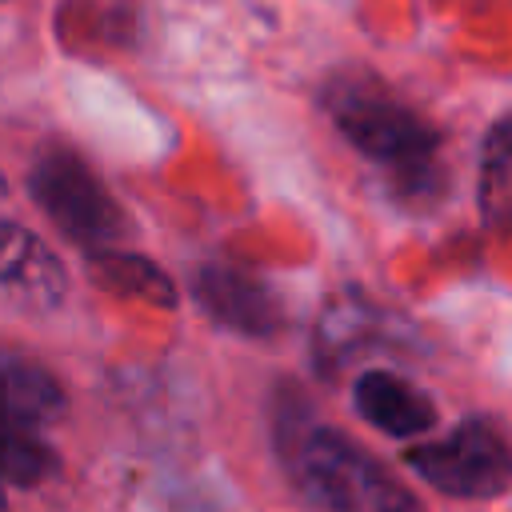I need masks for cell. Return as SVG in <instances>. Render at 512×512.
<instances>
[{
    "label": "cell",
    "mask_w": 512,
    "mask_h": 512,
    "mask_svg": "<svg viewBox=\"0 0 512 512\" xmlns=\"http://www.w3.org/2000/svg\"><path fill=\"white\" fill-rule=\"evenodd\" d=\"M324 104L356 152H364L376 164H388L392 176L408 180L412 188L420 180H432L440 132L416 108L392 96L376 76L348 72L332 80L324 92Z\"/></svg>",
    "instance_id": "1"
},
{
    "label": "cell",
    "mask_w": 512,
    "mask_h": 512,
    "mask_svg": "<svg viewBox=\"0 0 512 512\" xmlns=\"http://www.w3.org/2000/svg\"><path fill=\"white\" fill-rule=\"evenodd\" d=\"M296 476L328 512H424L408 484L336 428H312L300 440Z\"/></svg>",
    "instance_id": "2"
},
{
    "label": "cell",
    "mask_w": 512,
    "mask_h": 512,
    "mask_svg": "<svg viewBox=\"0 0 512 512\" xmlns=\"http://www.w3.org/2000/svg\"><path fill=\"white\" fill-rule=\"evenodd\" d=\"M408 464L424 484L460 500H492L512 484V444L484 420H464L432 444H416Z\"/></svg>",
    "instance_id": "3"
},
{
    "label": "cell",
    "mask_w": 512,
    "mask_h": 512,
    "mask_svg": "<svg viewBox=\"0 0 512 512\" xmlns=\"http://www.w3.org/2000/svg\"><path fill=\"white\" fill-rule=\"evenodd\" d=\"M28 188L48 220L84 248H104L124 232L120 204L72 152H44L28 176Z\"/></svg>",
    "instance_id": "4"
},
{
    "label": "cell",
    "mask_w": 512,
    "mask_h": 512,
    "mask_svg": "<svg viewBox=\"0 0 512 512\" xmlns=\"http://www.w3.org/2000/svg\"><path fill=\"white\" fill-rule=\"evenodd\" d=\"M192 292L212 320H220L244 336H272L284 320L276 292L256 272H244L232 264H204L192 276Z\"/></svg>",
    "instance_id": "5"
},
{
    "label": "cell",
    "mask_w": 512,
    "mask_h": 512,
    "mask_svg": "<svg viewBox=\"0 0 512 512\" xmlns=\"http://www.w3.org/2000/svg\"><path fill=\"white\" fill-rule=\"evenodd\" d=\"M352 400H356V412L372 428H380L388 436H400V440L404 436H420V432H428L436 424L432 400L416 384H408L404 376L384 372V368L360 372L356 384H352Z\"/></svg>",
    "instance_id": "6"
},
{
    "label": "cell",
    "mask_w": 512,
    "mask_h": 512,
    "mask_svg": "<svg viewBox=\"0 0 512 512\" xmlns=\"http://www.w3.org/2000/svg\"><path fill=\"white\" fill-rule=\"evenodd\" d=\"M64 412V392L36 360L0 348V432H36Z\"/></svg>",
    "instance_id": "7"
},
{
    "label": "cell",
    "mask_w": 512,
    "mask_h": 512,
    "mask_svg": "<svg viewBox=\"0 0 512 512\" xmlns=\"http://www.w3.org/2000/svg\"><path fill=\"white\" fill-rule=\"evenodd\" d=\"M0 284L40 304H56L64 296V268L28 228L0 220Z\"/></svg>",
    "instance_id": "8"
},
{
    "label": "cell",
    "mask_w": 512,
    "mask_h": 512,
    "mask_svg": "<svg viewBox=\"0 0 512 512\" xmlns=\"http://www.w3.org/2000/svg\"><path fill=\"white\" fill-rule=\"evenodd\" d=\"M88 272L100 288L116 292V296H132V300H144V304H156V308H176V288L172 280L144 256H132V252H96L88 260Z\"/></svg>",
    "instance_id": "9"
},
{
    "label": "cell",
    "mask_w": 512,
    "mask_h": 512,
    "mask_svg": "<svg viewBox=\"0 0 512 512\" xmlns=\"http://www.w3.org/2000/svg\"><path fill=\"white\" fill-rule=\"evenodd\" d=\"M480 212L488 224H512V112L488 132L480 152Z\"/></svg>",
    "instance_id": "10"
},
{
    "label": "cell",
    "mask_w": 512,
    "mask_h": 512,
    "mask_svg": "<svg viewBox=\"0 0 512 512\" xmlns=\"http://www.w3.org/2000/svg\"><path fill=\"white\" fill-rule=\"evenodd\" d=\"M56 452L36 432H0V476L12 484H40L52 476Z\"/></svg>",
    "instance_id": "11"
},
{
    "label": "cell",
    "mask_w": 512,
    "mask_h": 512,
    "mask_svg": "<svg viewBox=\"0 0 512 512\" xmlns=\"http://www.w3.org/2000/svg\"><path fill=\"white\" fill-rule=\"evenodd\" d=\"M0 512H8V500H4V488H0Z\"/></svg>",
    "instance_id": "12"
},
{
    "label": "cell",
    "mask_w": 512,
    "mask_h": 512,
    "mask_svg": "<svg viewBox=\"0 0 512 512\" xmlns=\"http://www.w3.org/2000/svg\"><path fill=\"white\" fill-rule=\"evenodd\" d=\"M0 196H4V180H0Z\"/></svg>",
    "instance_id": "13"
}]
</instances>
